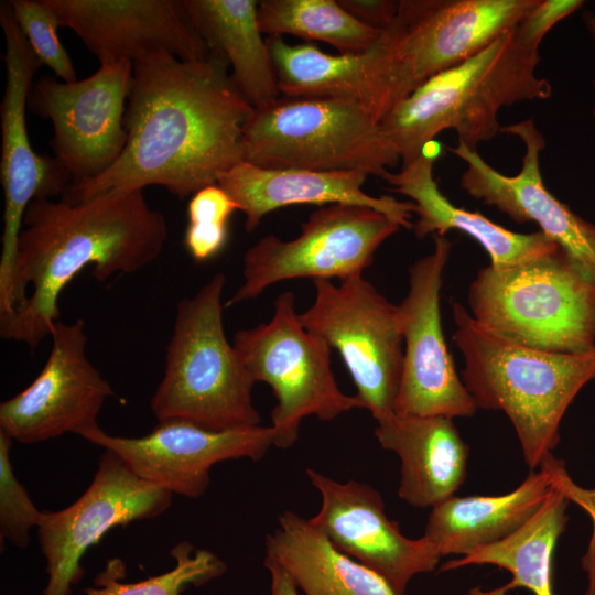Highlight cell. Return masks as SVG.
<instances>
[{"label":"cell","mask_w":595,"mask_h":595,"mask_svg":"<svg viewBox=\"0 0 595 595\" xmlns=\"http://www.w3.org/2000/svg\"><path fill=\"white\" fill-rule=\"evenodd\" d=\"M167 224L143 190H112L79 202L36 198L18 239L12 309L0 315L3 339L32 350L60 321V296L86 267L104 282L137 272L162 253Z\"/></svg>","instance_id":"7a4b0ae2"},{"label":"cell","mask_w":595,"mask_h":595,"mask_svg":"<svg viewBox=\"0 0 595 595\" xmlns=\"http://www.w3.org/2000/svg\"><path fill=\"white\" fill-rule=\"evenodd\" d=\"M244 162L263 169L358 171L383 177L400 161L380 121L360 102L280 96L252 108Z\"/></svg>","instance_id":"52a82bcc"},{"label":"cell","mask_w":595,"mask_h":595,"mask_svg":"<svg viewBox=\"0 0 595 595\" xmlns=\"http://www.w3.org/2000/svg\"><path fill=\"white\" fill-rule=\"evenodd\" d=\"M582 19L588 33L592 35L593 40L595 41V13L592 11H585L582 14ZM593 91H594V102H593L592 112L595 116V75L593 78Z\"/></svg>","instance_id":"f35d334b"},{"label":"cell","mask_w":595,"mask_h":595,"mask_svg":"<svg viewBox=\"0 0 595 595\" xmlns=\"http://www.w3.org/2000/svg\"><path fill=\"white\" fill-rule=\"evenodd\" d=\"M228 238V226H201L187 224L184 245L196 262H205L217 256Z\"/></svg>","instance_id":"d590c367"},{"label":"cell","mask_w":595,"mask_h":595,"mask_svg":"<svg viewBox=\"0 0 595 595\" xmlns=\"http://www.w3.org/2000/svg\"><path fill=\"white\" fill-rule=\"evenodd\" d=\"M500 132L519 138L524 145L522 166L505 175L477 152L462 143L447 148L466 163L461 187L485 205L494 206L518 224L536 223L595 282V224L575 214L544 185L540 153L545 140L532 119L501 127Z\"/></svg>","instance_id":"d6986e66"},{"label":"cell","mask_w":595,"mask_h":595,"mask_svg":"<svg viewBox=\"0 0 595 595\" xmlns=\"http://www.w3.org/2000/svg\"><path fill=\"white\" fill-rule=\"evenodd\" d=\"M228 71V62L210 52L198 61L161 52L134 62L122 154L62 197L79 202L107 191L158 185L185 199L217 184L244 162L242 128L252 110Z\"/></svg>","instance_id":"6da1fadb"},{"label":"cell","mask_w":595,"mask_h":595,"mask_svg":"<svg viewBox=\"0 0 595 595\" xmlns=\"http://www.w3.org/2000/svg\"><path fill=\"white\" fill-rule=\"evenodd\" d=\"M170 553L175 561L172 570L138 582H125L123 561L111 559L83 595H181L188 586L204 585L226 571L225 562L216 554L195 550L187 541L174 545Z\"/></svg>","instance_id":"f546056e"},{"label":"cell","mask_w":595,"mask_h":595,"mask_svg":"<svg viewBox=\"0 0 595 595\" xmlns=\"http://www.w3.org/2000/svg\"><path fill=\"white\" fill-rule=\"evenodd\" d=\"M433 240L432 252L410 266L409 290L398 304L404 348L393 413L468 418L477 407L456 371L441 320L443 273L452 246L445 236Z\"/></svg>","instance_id":"9a60e30c"},{"label":"cell","mask_w":595,"mask_h":595,"mask_svg":"<svg viewBox=\"0 0 595 595\" xmlns=\"http://www.w3.org/2000/svg\"><path fill=\"white\" fill-rule=\"evenodd\" d=\"M399 228L390 217L370 207L320 206L302 223L296 238L282 240L267 235L245 252L244 282L225 306L253 300L285 280L344 281L363 275L377 249Z\"/></svg>","instance_id":"8fae6325"},{"label":"cell","mask_w":595,"mask_h":595,"mask_svg":"<svg viewBox=\"0 0 595 595\" xmlns=\"http://www.w3.org/2000/svg\"><path fill=\"white\" fill-rule=\"evenodd\" d=\"M6 86L0 107V180L4 195L0 255V314L11 311L14 261L24 213L33 199L61 197L73 180L55 156L37 154L26 128L28 99L41 62L19 28L9 1L0 3Z\"/></svg>","instance_id":"7c38bea8"},{"label":"cell","mask_w":595,"mask_h":595,"mask_svg":"<svg viewBox=\"0 0 595 595\" xmlns=\"http://www.w3.org/2000/svg\"><path fill=\"white\" fill-rule=\"evenodd\" d=\"M132 71L133 63L122 60L100 65L84 79L65 83L46 76L33 84L28 107L52 122L54 156L72 184L98 177L122 154Z\"/></svg>","instance_id":"4fadbf2b"},{"label":"cell","mask_w":595,"mask_h":595,"mask_svg":"<svg viewBox=\"0 0 595 595\" xmlns=\"http://www.w3.org/2000/svg\"><path fill=\"white\" fill-rule=\"evenodd\" d=\"M569 504L567 497L553 484L541 507L520 528L500 541L446 561L440 571L489 564L511 574L505 585L487 591L475 588L470 595H507L516 588H526L533 595H554L553 553L567 523Z\"/></svg>","instance_id":"83f0119b"},{"label":"cell","mask_w":595,"mask_h":595,"mask_svg":"<svg viewBox=\"0 0 595 595\" xmlns=\"http://www.w3.org/2000/svg\"><path fill=\"white\" fill-rule=\"evenodd\" d=\"M537 0H399L378 40L381 68L398 105L434 75L513 30Z\"/></svg>","instance_id":"9c48e42d"},{"label":"cell","mask_w":595,"mask_h":595,"mask_svg":"<svg viewBox=\"0 0 595 595\" xmlns=\"http://www.w3.org/2000/svg\"><path fill=\"white\" fill-rule=\"evenodd\" d=\"M100 65L165 52L198 61L209 51L183 0H44Z\"/></svg>","instance_id":"ffe728a7"},{"label":"cell","mask_w":595,"mask_h":595,"mask_svg":"<svg viewBox=\"0 0 595 595\" xmlns=\"http://www.w3.org/2000/svg\"><path fill=\"white\" fill-rule=\"evenodd\" d=\"M170 491L136 475L113 452L104 450L82 496L57 511H42L36 528L45 558L44 595H69L84 576L82 559L111 529L155 518L171 504Z\"/></svg>","instance_id":"5bb4252c"},{"label":"cell","mask_w":595,"mask_h":595,"mask_svg":"<svg viewBox=\"0 0 595 595\" xmlns=\"http://www.w3.org/2000/svg\"><path fill=\"white\" fill-rule=\"evenodd\" d=\"M232 345L253 380L272 389L277 402L271 428L279 448L294 445L306 416L331 421L363 409L356 396L338 388L331 367L332 348L302 325L290 291L277 296L268 323L239 329Z\"/></svg>","instance_id":"ba28073f"},{"label":"cell","mask_w":595,"mask_h":595,"mask_svg":"<svg viewBox=\"0 0 595 595\" xmlns=\"http://www.w3.org/2000/svg\"><path fill=\"white\" fill-rule=\"evenodd\" d=\"M266 558L279 564L305 595H397L377 573L337 549L291 510L266 538Z\"/></svg>","instance_id":"484cf974"},{"label":"cell","mask_w":595,"mask_h":595,"mask_svg":"<svg viewBox=\"0 0 595 595\" xmlns=\"http://www.w3.org/2000/svg\"><path fill=\"white\" fill-rule=\"evenodd\" d=\"M281 96L360 102L381 122L389 109L378 69L376 44L363 54H327L310 43L266 39Z\"/></svg>","instance_id":"d4e9b609"},{"label":"cell","mask_w":595,"mask_h":595,"mask_svg":"<svg viewBox=\"0 0 595 595\" xmlns=\"http://www.w3.org/2000/svg\"><path fill=\"white\" fill-rule=\"evenodd\" d=\"M540 466L545 467L552 476L553 484L559 487L567 499L581 507L592 521L589 541L581 560L586 575V589L584 595H595V486L584 488L577 485L569 475L564 462L553 454L547 455Z\"/></svg>","instance_id":"d6a6232c"},{"label":"cell","mask_w":595,"mask_h":595,"mask_svg":"<svg viewBox=\"0 0 595 595\" xmlns=\"http://www.w3.org/2000/svg\"><path fill=\"white\" fill-rule=\"evenodd\" d=\"M15 21L42 65L62 82L77 80L75 66L62 45L60 21L44 0H9Z\"/></svg>","instance_id":"4dcf8cb0"},{"label":"cell","mask_w":595,"mask_h":595,"mask_svg":"<svg viewBox=\"0 0 595 595\" xmlns=\"http://www.w3.org/2000/svg\"><path fill=\"white\" fill-rule=\"evenodd\" d=\"M339 6L360 23L386 30L393 21L399 0H337Z\"/></svg>","instance_id":"8d00e7d4"},{"label":"cell","mask_w":595,"mask_h":595,"mask_svg":"<svg viewBox=\"0 0 595 595\" xmlns=\"http://www.w3.org/2000/svg\"><path fill=\"white\" fill-rule=\"evenodd\" d=\"M263 566L270 573V595H299V588L284 569L267 558Z\"/></svg>","instance_id":"74e56055"},{"label":"cell","mask_w":595,"mask_h":595,"mask_svg":"<svg viewBox=\"0 0 595 595\" xmlns=\"http://www.w3.org/2000/svg\"><path fill=\"white\" fill-rule=\"evenodd\" d=\"M306 475L321 496L310 521L332 543L382 577L397 595H405L410 581L437 566L441 554L425 537L410 539L389 519L380 493L368 484L339 483L315 469Z\"/></svg>","instance_id":"ac0fdd59"},{"label":"cell","mask_w":595,"mask_h":595,"mask_svg":"<svg viewBox=\"0 0 595 595\" xmlns=\"http://www.w3.org/2000/svg\"><path fill=\"white\" fill-rule=\"evenodd\" d=\"M12 443L9 435L0 432V543L9 541L25 548L31 529L39 526L42 511L14 474L10 458Z\"/></svg>","instance_id":"1f68e13d"},{"label":"cell","mask_w":595,"mask_h":595,"mask_svg":"<svg viewBox=\"0 0 595 595\" xmlns=\"http://www.w3.org/2000/svg\"><path fill=\"white\" fill-rule=\"evenodd\" d=\"M553 488L549 470L539 466L512 491L498 496H451L431 508L423 537L441 556L466 553L500 541L541 507Z\"/></svg>","instance_id":"cb8c5ba5"},{"label":"cell","mask_w":595,"mask_h":595,"mask_svg":"<svg viewBox=\"0 0 595 595\" xmlns=\"http://www.w3.org/2000/svg\"><path fill=\"white\" fill-rule=\"evenodd\" d=\"M468 312L516 344L551 353L595 348V282L561 249L531 262L480 269Z\"/></svg>","instance_id":"8992f818"},{"label":"cell","mask_w":595,"mask_h":595,"mask_svg":"<svg viewBox=\"0 0 595 595\" xmlns=\"http://www.w3.org/2000/svg\"><path fill=\"white\" fill-rule=\"evenodd\" d=\"M313 284L314 302L299 313L302 325L337 349L363 409L376 421L393 413L404 348L398 305L363 275Z\"/></svg>","instance_id":"30bf717a"},{"label":"cell","mask_w":595,"mask_h":595,"mask_svg":"<svg viewBox=\"0 0 595 595\" xmlns=\"http://www.w3.org/2000/svg\"><path fill=\"white\" fill-rule=\"evenodd\" d=\"M225 283L216 273L176 306L163 377L150 402L159 421L181 419L215 431L261 423L252 402L256 381L225 334Z\"/></svg>","instance_id":"5b68a950"},{"label":"cell","mask_w":595,"mask_h":595,"mask_svg":"<svg viewBox=\"0 0 595 595\" xmlns=\"http://www.w3.org/2000/svg\"><path fill=\"white\" fill-rule=\"evenodd\" d=\"M80 437L117 454L141 479L171 494L199 498L209 486L215 464L263 458L273 445L274 433L271 425L215 431L170 419L159 421L140 437L110 435L99 426Z\"/></svg>","instance_id":"e0dca14e"},{"label":"cell","mask_w":595,"mask_h":595,"mask_svg":"<svg viewBox=\"0 0 595 595\" xmlns=\"http://www.w3.org/2000/svg\"><path fill=\"white\" fill-rule=\"evenodd\" d=\"M367 176L358 171L274 170L240 162L217 184L245 214V228L249 232L258 228L267 214L301 204L366 206L387 215L400 227L411 229L414 204L393 196L366 194L363 185Z\"/></svg>","instance_id":"44dd1931"},{"label":"cell","mask_w":595,"mask_h":595,"mask_svg":"<svg viewBox=\"0 0 595 595\" xmlns=\"http://www.w3.org/2000/svg\"><path fill=\"white\" fill-rule=\"evenodd\" d=\"M452 314L467 391L477 409L507 415L526 464L536 470L558 446L567 408L595 380V348L578 354L533 349L490 332L458 302Z\"/></svg>","instance_id":"3957f363"},{"label":"cell","mask_w":595,"mask_h":595,"mask_svg":"<svg viewBox=\"0 0 595 595\" xmlns=\"http://www.w3.org/2000/svg\"><path fill=\"white\" fill-rule=\"evenodd\" d=\"M375 436L399 456L398 496L413 507L436 506L466 478L469 448L451 418L391 413L377 420Z\"/></svg>","instance_id":"603a6c76"},{"label":"cell","mask_w":595,"mask_h":595,"mask_svg":"<svg viewBox=\"0 0 595 595\" xmlns=\"http://www.w3.org/2000/svg\"><path fill=\"white\" fill-rule=\"evenodd\" d=\"M52 349L36 378L0 404V432L34 444L65 433L82 436L99 426L98 415L113 396L110 383L87 356L85 322H56Z\"/></svg>","instance_id":"2e32d148"},{"label":"cell","mask_w":595,"mask_h":595,"mask_svg":"<svg viewBox=\"0 0 595 595\" xmlns=\"http://www.w3.org/2000/svg\"><path fill=\"white\" fill-rule=\"evenodd\" d=\"M582 0H537L513 29L515 37L520 45L539 52V46L547 33L561 20L580 8Z\"/></svg>","instance_id":"836d02e7"},{"label":"cell","mask_w":595,"mask_h":595,"mask_svg":"<svg viewBox=\"0 0 595 595\" xmlns=\"http://www.w3.org/2000/svg\"><path fill=\"white\" fill-rule=\"evenodd\" d=\"M539 62V52L520 45L511 30L425 80L380 122L402 166L445 130H454L458 143L477 150L500 132L501 108L549 99L552 87L537 74Z\"/></svg>","instance_id":"277c9868"},{"label":"cell","mask_w":595,"mask_h":595,"mask_svg":"<svg viewBox=\"0 0 595 595\" xmlns=\"http://www.w3.org/2000/svg\"><path fill=\"white\" fill-rule=\"evenodd\" d=\"M258 22L268 36L290 34L322 41L339 54L366 53L382 33L354 19L337 0H262Z\"/></svg>","instance_id":"f1b7e54d"},{"label":"cell","mask_w":595,"mask_h":595,"mask_svg":"<svg viewBox=\"0 0 595 595\" xmlns=\"http://www.w3.org/2000/svg\"><path fill=\"white\" fill-rule=\"evenodd\" d=\"M237 204L218 184L208 185L196 192L188 202V224L201 226H228Z\"/></svg>","instance_id":"e575fe53"},{"label":"cell","mask_w":595,"mask_h":595,"mask_svg":"<svg viewBox=\"0 0 595 595\" xmlns=\"http://www.w3.org/2000/svg\"><path fill=\"white\" fill-rule=\"evenodd\" d=\"M435 158L424 151L398 173L382 178L390 191L408 197L414 204V235L445 236L457 230L479 244L497 268L513 267L545 257L560 247L542 232H515L477 212L454 205L440 190L433 175Z\"/></svg>","instance_id":"7402d4cb"},{"label":"cell","mask_w":595,"mask_h":595,"mask_svg":"<svg viewBox=\"0 0 595 595\" xmlns=\"http://www.w3.org/2000/svg\"><path fill=\"white\" fill-rule=\"evenodd\" d=\"M256 0H183L187 17L210 53L224 57L231 79L252 106L279 98Z\"/></svg>","instance_id":"4316f807"}]
</instances>
